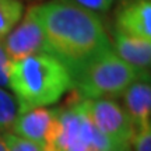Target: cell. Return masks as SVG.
Returning <instances> with one entry per match:
<instances>
[{"label": "cell", "mask_w": 151, "mask_h": 151, "mask_svg": "<svg viewBox=\"0 0 151 151\" xmlns=\"http://www.w3.org/2000/svg\"><path fill=\"white\" fill-rule=\"evenodd\" d=\"M123 109L129 115L134 129L151 126V83L150 76L137 77L124 92Z\"/></svg>", "instance_id": "cell-9"}, {"label": "cell", "mask_w": 151, "mask_h": 151, "mask_svg": "<svg viewBox=\"0 0 151 151\" xmlns=\"http://www.w3.org/2000/svg\"><path fill=\"white\" fill-rule=\"evenodd\" d=\"M18 108L14 97L0 87V133H6L16 122Z\"/></svg>", "instance_id": "cell-12"}, {"label": "cell", "mask_w": 151, "mask_h": 151, "mask_svg": "<svg viewBox=\"0 0 151 151\" xmlns=\"http://www.w3.org/2000/svg\"><path fill=\"white\" fill-rule=\"evenodd\" d=\"M71 87L66 66L49 53L32 55L10 65L9 88L14 92L18 115L53 105Z\"/></svg>", "instance_id": "cell-2"}, {"label": "cell", "mask_w": 151, "mask_h": 151, "mask_svg": "<svg viewBox=\"0 0 151 151\" xmlns=\"http://www.w3.org/2000/svg\"><path fill=\"white\" fill-rule=\"evenodd\" d=\"M59 109L60 134L58 151H111L108 141L92 123L84 99L74 94V99Z\"/></svg>", "instance_id": "cell-4"}, {"label": "cell", "mask_w": 151, "mask_h": 151, "mask_svg": "<svg viewBox=\"0 0 151 151\" xmlns=\"http://www.w3.org/2000/svg\"><path fill=\"white\" fill-rule=\"evenodd\" d=\"M22 11L21 0H0V41L20 22Z\"/></svg>", "instance_id": "cell-11"}, {"label": "cell", "mask_w": 151, "mask_h": 151, "mask_svg": "<svg viewBox=\"0 0 151 151\" xmlns=\"http://www.w3.org/2000/svg\"><path fill=\"white\" fill-rule=\"evenodd\" d=\"M4 139L6 144H7V151H45L37 143L29 141L24 137H20L11 132H6Z\"/></svg>", "instance_id": "cell-13"}, {"label": "cell", "mask_w": 151, "mask_h": 151, "mask_svg": "<svg viewBox=\"0 0 151 151\" xmlns=\"http://www.w3.org/2000/svg\"><path fill=\"white\" fill-rule=\"evenodd\" d=\"M0 151H7V144H6L4 133H0Z\"/></svg>", "instance_id": "cell-17"}, {"label": "cell", "mask_w": 151, "mask_h": 151, "mask_svg": "<svg viewBox=\"0 0 151 151\" xmlns=\"http://www.w3.org/2000/svg\"><path fill=\"white\" fill-rule=\"evenodd\" d=\"M11 60L6 53L3 42L0 41V87H9V71H10Z\"/></svg>", "instance_id": "cell-15"}, {"label": "cell", "mask_w": 151, "mask_h": 151, "mask_svg": "<svg viewBox=\"0 0 151 151\" xmlns=\"http://www.w3.org/2000/svg\"><path fill=\"white\" fill-rule=\"evenodd\" d=\"M129 1H133V0H119V6L124 4V3H129Z\"/></svg>", "instance_id": "cell-18"}, {"label": "cell", "mask_w": 151, "mask_h": 151, "mask_svg": "<svg viewBox=\"0 0 151 151\" xmlns=\"http://www.w3.org/2000/svg\"><path fill=\"white\" fill-rule=\"evenodd\" d=\"M70 1L84 7V9L94 11V13H104V11H108L111 9V4L106 0H70Z\"/></svg>", "instance_id": "cell-16"}, {"label": "cell", "mask_w": 151, "mask_h": 151, "mask_svg": "<svg viewBox=\"0 0 151 151\" xmlns=\"http://www.w3.org/2000/svg\"><path fill=\"white\" fill-rule=\"evenodd\" d=\"M112 49L120 59L132 66L140 76L150 74L151 41L129 37L126 34L115 31Z\"/></svg>", "instance_id": "cell-10"}, {"label": "cell", "mask_w": 151, "mask_h": 151, "mask_svg": "<svg viewBox=\"0 0 151 151\" xmlns=\"http://www.w3.org/2000/svg\"><path fill=\"white\" fill-rule=\"evenodd\" d=\"M115 31L151 41V0H133L119 6Z\"/></svg>", "instance_id": "cell-8"}, {"label": "cell", "mask_w": 151, "mask_h": 151, "mask_svg": "<svg viewBox=\"0 0 151 151\" xmlns=\"http://www.w3.org/2000/svg\"><path fill=\"white\" fill-rule=\"evenodd\" d=\"M35 6L46 53L60 60L70 76L98 55L112 49V42L97 13L70 0H50Z\"/></svg>", "instance_id": "cell-1"}, {"label": "cell", "mask_w": 151, "mask_h": 151, "mask_svg": "<svg viewBox=\"0 0 151 151\" xmlns=\"http://www.w3.org/2000/svg\"><path fill=\"white\" fill-rule=\"evenodd\" d=\"M137 77L143 76L109 49L71 76V90L81 99H111L122 95Z\"/></svg>", "instance_id": "cell-3"}, {"label": "cell", "mask_w": 151, "mask_h": 151, "mask_svg": "<svg viewBox=\"0 0 151 151\" xmlns=\"http://www.w3.org/2000/svg\"><path fill=\"white\" fill-rule=\"evenodd\" d=\"M4 50L11 62L38 53H46L45 37L41 21L37 14V6H31L17 24L1 41Z\"/></svg>", "instance_id": "cell-7"}, {"label": "cell", "mask_w": 151, "mask_h": 151, "mask_svg": "<svg viewBox=\"0 0 151 151\" xmlns=\"http://www.w3.org/2000/svg\"><path fill=\"white\" fill-rule=\"evenodd\" d=\"M13 133L37 143L45 151H58L60 134V109L37 108L17 115Z\"/></svg>", "instance_id": "cell-6"}, {"label": "cell", "mask_w": 151, "mask_h": 151, "mask_svg": "<svg viewBox=\"0 0 151 151\" xmlns=\"http://www.w3.org/2000/svg\"><path fill=\"white\" fill-rule=\"evenodd\" d=\"M106 1H108V3H109V4H111V6H112V3H113V1H115V0H106Z\"/></svg>", "instance_id": "cell-19"}, {"label": "cell", "mask_w": 151, "mask_h": 151, "mask_svg": "<svg viewBox=\"0 0 151 151\" xmlns=\"http://www.w3.org/2000/svg\"><path fill=\"white\" fill-rule=\"evenodd\" d=\"M132 148L133 151H151V126L134 129Z\"/></svg>", "instance_id": "cell-14"}, {"label": "cell", "mask_w": 151, "mask_h": 151, "mask_svg": "<svg viewBox=\"0 0 151 151\" xmlns=\"http://www.w3.org/2000/svg\"><path fill=\"white\" fill-rule=\"evenodd\" d=\"M84 101L92 123L108 141L111 151H132L134 126L123 106L109 98Z\"/></svg>", "instance_id": "cell-5"}]
</instances>
